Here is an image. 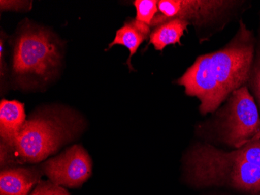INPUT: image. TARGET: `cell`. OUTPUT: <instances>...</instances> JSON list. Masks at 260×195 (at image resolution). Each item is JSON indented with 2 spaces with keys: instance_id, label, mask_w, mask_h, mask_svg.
<instances>
[{
  "instance_id": "8fae6325",
  "label": "cell",
  "mask_w": 260,
  "mask_h": 195,
  "mask_svg": "<svg viewBox=\"0 0 260 195\" xmlns=\"http://www.w3.org/2000/svg\"><path fill=\"white\" fill-rule=\"evenodd\" d=\"M189 25L188 22L180 19H173L160 23L152 29L150 33V44H152L156 50L162 51L169 45L181 44V38Z\"/></svg>"
},
{
  "instance_id": "30bf717a",
  "label": "cell",
  "mask_w": 260,
  "mask_h": 195,
  "mask_svg": "<svg viewBox=\"0 0 260 195\" xmlns=\"http://www.w3.org/2000/svg\"><path fill=\"white\" fill-rule=\"evenodd\" d=\"M152 29L150 26L140 23L135 19L127 20L121 29L117 31L113 42L109 44V48L114 45H123L129 51V57L127 60V65L129 70H134L131 65L133 55L137 53L140 46L147 38L150 37Z\"/></svg>"
},
{
  "instance_id": "5b68a950",
  "label": "cell",
  "mask_w": 260,
  "mask_h": 195,
  "mask_svg": "<svg viewBox=\"0 0 260 195\" xmlns=\"http://www.w3.org/2000/svg\"><path fill=\"white\" fill-rule=\"evenodd\" d=\"M260 128L258 107L246 85L232 92L220 116V135L239 149L253 138Z\"/></svg>"
},
{
  "instance_id": "9c48e42d",
  "label": "cell",
  "mask_w": 260,
  "mask_h": 195,
  "mask_svg": "<svg viewBox=\"0 0 260 195\" xmlns=\"http://www.w3.org/2000/svg\"><path fill=\"white\" fill-rule=\"evenodd\" d=\"M24 104L16 100L3 99L0 102V136L1 144L9 145L26 122Z\"/></svg>"
},
{
  "instance_id": "52a82bcc",
  "label": "cell",
  "mask_w": 260,
  "mask_h": 195,
  "mask_svg": "<svg viewBox=\"0 0 260 195\" xmlns=\"http://www.w3.org/2000/svg\"><path fill=\"white\" fill-rule=\"evenodd\" d=\"M43 174L51 182L61 187H79L92 174V161L81 145L67 149L41 165Z\"/></svg>"
},
{
  "instance_id": "8992f818",
  "label": "cell",
  "mask_w": 260,
  "mask_h": 195,
  "mask_svg": "<svg viewBox=\"0 0 260 195\" xmlns=\"http://www.w3.org/2000/svg\"><path fill=\"white\" fill-rule=\"evenodd\" d=\"M235 1L223 0H160L150 27L173 19H180L195 26L203 25L215 20L223 12L236 5Z\"/></svg>"
},
{
  "instance_id": "e0dca14e",
  "label": "cell",
  "mask_w": 260,
  "mask_h": 195,
  "mask_svg": "<svg viewBox=\"0 0 260 195\" xmlns=\"http://www.w3.org/2000/svg\"><path fill=\"white\" fill-rule=\"evenodd\" d=\"M260 142V128L259 130H258V133H256V135L255 136V137H253V138L251 139L250 141H249V142ZM249 143V142H248Z\"/></svg>"
},
{
  "instance_id": "7c38bea8",
  "label": "cell",
  "mask_w": 260,
  "mask_h": 195,
  "mask_svg": "<svg viewBox=\"0 0 260 195\" xmlns=\"http://www.w3.org/2000/svg\"><path fill=\"white\" fill-rule=\"evenodd\" d=\"M158 1L156 0H136L134 4L137 10L135 20L150 26L158 13ZM151 29V27H150Z\"/></svg>"
},
{
  "instance_id": "9a60e30c",
  "label": "cell",
  "mask_w": 260,
  "mask_h": 195,
  "mask_svg": "<svg viewBox=\"0 0 260 195\" xmlns=\"http://www.w3.org/2000/svg\"><path fill=\"white\" fill-rule=\"evenodd\" d=\"M29 195H70L64 187L53 184L50 180H40Z\"/></svg>"
},
{
  "instance_id": "3957f363",
  "label": "cell",
  "mask_w": 260,
  "mask_h": 195,
  "mask_svg": "<svg viewBox=\"0 0 260 195\" xmlns=\"http://www.w3.org/2000/svg\"><path fill=\"white\" fill-rule=\"evenodd\" d=\"M185 172L197 187L229 186L260 194V168L235 158L212 145H198L185 158Z\"/></svg>"
},
{
  "instance_id": "5bb4252c",
  "label": "cell",
  "mask_w": 260,
  "mask_h": 195,
  "mask_svg": "<svg viewBox=\"0 0 260 195\" xmlns=\"http://www.w3.org/2000/svg\"><path fill=\"white\" fill-rule=\"evenodd\" d=\"M257 46L258 47H257L256 55L252 64L249 83L260 107V29L258 43Z\"/></svg>"
},
{
  "instance_id": "4fadbf2b",
  "label": "cell",
  "mask_w": 260,
  "mask_h": 195,
  "mask_svg": "<svg viewBox=\"0 0 260 195\" xmlns=\"http://www.w3.org/2000/svg\"><path fill=\"white\" fill-rule=\"evenodd\" d=\"M231 153L239 160L260 168V142H249Z\"/></svg>"
},
{
  "instance_id": "6da1fadb",
  "label": "cell",
  "mask_w": 260,
  "mask_h": 195,
  "mask_svg": "<svg viewBox=\"0 0 260 195\" xmlns=\"http://www.w3.org/2000/svg\"><path fill=\"white\" fill-rule=\"evenodd\" d=\"M255 38L241 20L235 37L220 50L200 55L178 85L200 100V111L214 112L232 92L249 82L255 58Z\"/></svg>"
},
{
  "instance_id": "277c9868",
  "label": "cell",
  "mask_w": 260,
  "mask_h": 195,
  "mask_svg": "<svg viewBox=\"0 0 260 195\" xmlns=\"http://www.w3.org/2000/svg\"><path fill=\"white\" fill-rule=\"evenodd\" d=\"M61 60L60 42L53 34L32 26L22 29L14 45L13 71L23 87L49 81Z\"/></svg>"
},
{
  "instance_id": "2e32d148",
  "label": "cell",
  "mask_w": 260,
  "mask_h": 195,
  "mask_svg": "<svg viewBox=\"0 0 260 195\" xmlns=\"http://www.w3.org/2000/svg\"><path fill=\"white\" fill-rule=\"evenodd\" d=\"M31 3L29 1H0L1 10L12 11H26L30 10Z\"/></svg>"
},
{
  "instance_id": "ba28073f",
  "label": "cell",
  "mask_w": 260,
  "mask_h": 195,
  "mask_svg": "<svg viewBox=\"0 0 260 195\" xmlns=\"http://www.w3.org/2000/svg\"><path fill=\"white\" fill-rule=\"evenodd\" d=\"M43 174L41 166L7 167L0 174V195H29Z\"/></svg>"
},
{
  "instance_id": "7a4b0ae2",
  "label": "cell",
  "mask_w": 260,
  "mask_h": 195,
  "mask_svg": "<svg viewBox=\"0 0 260 195\" xmlns=\"http://www.w3.org/2000/svg\"><path fill=\"white\" fill-rule=\"evenodd\" d=\"M83 129L72 111L46 108L26 120L10 145L1 144V166L38 163L74 140Z\"/></svg>"
}]
</instances>
